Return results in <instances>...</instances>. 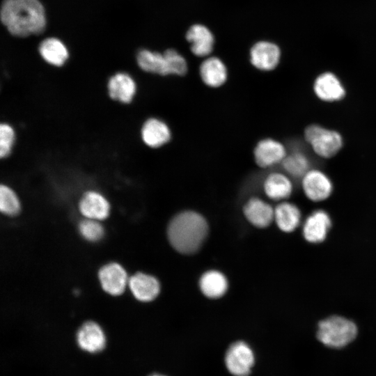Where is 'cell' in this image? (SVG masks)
<instances>
[{
	"label": "cell",
	"instance_id": "8",
	"mask_svg": "<svg viewBox=\"0 0 376 376\" xmlns=\"http://www.w3.org/2000/svg\"><path fill=\"white\" fill-rule=\"evenodd\" d=\"M288 150L283 143L272 138L259 141L253 149V158L260 168L266 169L281 164Z\"/></svg>",
	"mask_w": 376,
	"mask_h": 376
},
{
	"label": "cell",
	"instance_id": "3",
	"mask_svg": "<svg viewBox=\"0 0 376 376\" xmlns=\"http://www.w3.org/2000/svg\"><path fill=\"white\" fill-rule=\"evenodd\" d=\"M357 335L354 322L340 315L328 317L318 324L317 338L329 347H343L353 341Z\"/></svg>",
	"mask_w": 376,
	"mask_h": 376
},
{
	"label": "cell",
	"instance_id": "6",
	"mask_svg": "<svg viewBox=\"0 0 376 376\" xmlns=\"http://www.w3.org/2000/svg\"><path fill=\"white\" fill-rule=\"evenodd\" d=\"M302 190L311 201L320 202L327 200L334 190L333 182L322 170L311 168L301 178Z\"/></svg>",
	"mask_w": 376,
	"mask_h": 376
},
{
	"label": "cell",
	"instance_id": "1",
	"mask_svg": "<svg viewBox=\"0 0 376 376\" xmlns=\"http://www.w3.org/2000/svg\"><path fill=\"white\" fill-rule=\"evenodd\" d=\"M0 17L8 31L16 37L40 34L46 26L45 8L39 0H3Z\"/></svg>",
	"mask_w": 376,
	"mask_h": 376
},
{
	"label": "cell",
	"instance_id": "2",
	"mask_svg": "<svg viewBox=\"0 0 376 376\" xmlns=\"http://www.w3.org/2000/svg\"><path fill=\"white\" fill-rule=\"evenodd\" d=\"M208 226L205 218L194 211L176 214L168 226V238L178 252L191 254L197 251L207 235Z\"/></svg>",
	"mask_w": 376,
	"mask_h": 376
},
{
	"label": "cell",
	"instance_id": "23",
	"mask_svg": "<svg viewBox=\"0 0 376 376\" xmlns=\"http://www.w3.org/2000/svg\"><path fill=\"white\" fill-rule=\"evenodd\" d=\"M38 51L42 58L54 66L63 65L68 58L65 45L58 38H47L39 45Z\"/></svg>",
	"mask_w": 376,
	"mask_h": 376
},
{
	"label": "cell",
	"instance_id": "29",
	"mask_svg": "<svg viewBox=\"0 0 376 376\" xmlns=\"http://www.w3.org/2000/svg\"><path fill=\"white\" fill-rule=\"evenodd\" d=\"M15 140V132L13 127L7 123L0 125V156L8 157L11 151Z\"/></svg>",
	"mask_w": 376,
	"mask_h": 376
},
{
	"label": "cell",
	"instance_id": "17",
	"mask_svg": "<svg viewBox=\"0 0 376 376\" xmlns=\"http://www.w3.org/2000/svg\"><path fill=\"white\" fill-rule=\"evenodd\" d=\"M129 288L134 297L141 301H150L159 293L160 285L158 280L149 274L138 272L128 281Z\"/></svg>",
	"mask_w": 376,
	"mask_h": 376
},
{
	"label": "cell",
	"instance_id": "13",
	"mask_svg": "<svg viewBox=\"0 0 376 376\" xmlns=\"http://www.w3.org/2000/svg\"><path fill=\"white\" fill-rule=\"evenodd\" d=\"M263 187L266 196L276 201H283L293 191L292 178L283 172H272L264 179Z\"/></svg>",
	"mask_w": 376,
	"mask_h": 376
},
{
	"label": "cell",
	"instance_id": "7",
	"mask_svg": "<svg viewBox=\"0 0 376 376\" xmlns=\"http://www.w3.org/2000/svg\"><path fill=\"white\" fill-rule=\"evenodd\" d=\"M75 338L79 348L89 354H98L107 347V337L103 329L93 321L83 323L77 329Z\"/></svg>",
	"mask_w": 376,
	"mask_h": 376
},
{
	"label": "cell",
	"instance_id": "18",
	"mask_svg": "<svg viewBox=\"0 0 376 376\" xmlns=\"http://www.w3.org/2000/svg\"><path fill=\"white\" fill-rule=\"evenodd\" d=\"M199 75L202 81L210 88L223 86L228 79V70L218 57L208 56L200 65Z\"/></svg>",
	"mask_w": 376,
	"mask_h": 376
},
{
	"label": "cell",
	"instance_id": "10",
	"mask_svg": "<svg viewBox=\"0 0 376 376\" xmlns=\"http://www.w3.org/2000/svg\"><path fill=\"white\" fill-rule=\"evenodd\" d=\"M281 51L274 43L259 41L250 50V62L253 67L261 71H271L279 63Z\"/></svg>",
	"mask_w": 376,
	"mask_h": 376
},
{
	"label": "cell",
	"instance_id": "27",
	"mask_svg": "<svg viewBox=\"0 0 376 376\" xmlns=\"http://www.w3.org/2000/svg\"><path fill=\"white\" fill-rule=\"evenodd\" d=\"M79 231L81 235L89 242L99 241L104 235L102 225L97 220L91 219L83 220L79 223Z\"/></svg>",
	"mask_w": 376,
	"mask_h": 376
},
{
	"label": "cell",
	"instance_id": "21",
	"mask_svg": "<svg viewBox=\"0 0 376 376\" xmlns=\"http://www.w3.org/2000/svg\"><path fill=\"white\" fill-rule=\"evenodd\" d=\"M301 218V211L294 203L283 201L274 208V220L283 232L295 230L299 226Z\"/></svg>",
	"mask_w": 376,
	"mask_h": 376
},
{
	"label": "cell",
	"instance_id": "20",
	"mask_svg": "<svg viewBox=\"0 0 376 376\" xmlns=\"http://www.w3.org/2000/svg\"><path fill=\"white\" fill-rule=\"evenodd\" d=\"M108 93L111 98L123 103H130L136 93L135 81L128 74L118 72L109 80Z\"/></svg>",
	"mask_w": 376,
	"mask_h": 376
},
{
	"label": "cell",
	"instance_id": "12",
	"mask_svg": "<svg viewBox=\"0 0 376 376\" xmlns=\"http://www.w3.org/2000/svg\"><path fill=\"white\" fill-rule=\"evenodd\" d=\"M331 226L329 214L323 210L311 212L304 222L302 233L304 239L311 243L323 242Z\"/></svg>",
	"mask_w": 376,
	"mask_h": 376
},
{
	"label": "cell",
	"instance_id": "19",
	"mask_svg": "<svg viewBox=\"0 0 376 376\" xmlns=\"http://www.w3.org/2000/svg\"><path fill=\"white\" fill-rule=\"evenodd\" d=\"M243 212L249 221L258 228H265L274 220V208L257 197L245 203Z\"/></svg>",
	"mask_w": 376,
	"mask_h": 376
},
{
	"label": "cell",
	"instance_id": "4",
	"mask_svg": "<svg viewBox=\"0 0 376 376\" xmlns=\"http://www.w3.org/2000/svg\"><path fill=\"white\" fill-rule=\"evenodd\" d=\"M304 136L313 152L323 159L334 157L343 146V138L340 132L318 124L308 125Z\"/></svg>",
	"mask_w": 376,
	"mask_h": 376
},
{
	"label": "cell",
	"instance_id": "5",
	"mask_svg": "<svg viewBox=\"0 0 376 376\" xmlns=\"http://www.w3.org/2000/svg\"><path fill=\"white\" fill-rule=\"evenodd\" d=\"M224 362L227 370L233 375L248 376L255 363V355L246 343L238 340L228 347Z\"/></svg>",
	"mask_w": 376,
	"mask_h": 376
},
{
	"label": "cell",
	"instance_id": "16",
	"mask_svg": "<svg viewBox=\"0 0 376 376\" xmlns=\"http://www.w3.org/2000/svg\"><path fill=\"white\" fill-rule=\"evenodd\" d=\"M186 39L191 44V51L196 56H208L213 50L214 38L210 30L200 24H194L186 33Z\"/></svg>",
	"mask_w": 376,
	"mask_h": 376
},
{
	"label": "cell",
	"instance_id": "26",
	"mask_svg": "<svg viewBox=\"0 0 376 376\" xmlns=\"http://www.w3.org/2000/svg\"><path fill=\"white\" fill-rule=\"evenodd\" d=\"M0 210L8 216H15L20 211V203L16 194L5 185L0 187Z\"/></svg>",
	"mask_w": 376,
	"mask_h": 376
},
{
	"label": "cell",
	"instance_id": "15",
	"mask_svg": "<svg viewBox=\"0 0 376 376\" xmlns=\"http://www.w3.org/2000/svg\"><path fill=\"white\" fill-rule=\"evenodd\" d=\"M79 210L87 219L99 221L105 219L109 216L110 205L101 194L88 191L80 199Z\"/></svg>",
	"mask_w": 376,
	"mask_h": 376
},
{
	"label": "cell",
	"instance_id": "11",
	"mask_svg": "<svg viewBox=\"0 0 376 376\" xmlns=\"http://www.w3.org/2000/svg\"><path fill=\"white\" fill-rule=\"evenodd\" d=\"M98 278L102 289L113 296L121 295L129 281L126 271L117 263L102 267L98 272Z\"/></svg>",
	"mask_w": 376,
	"mask_h": 376
},
{
	"label": "cell",
	"instance_id": "14",
	"mask_svg": "<svg viewBox=\"0 0 376 376\" xmlns=\"http://www.w3.org/2000/svg\"><path fill=\"white\" fill-rule=\"evenodd\" d=\"M143 141L148 146L157 148L168 143L171 139V131L169 125L157 118L146 120L141 130Z\"/></svg>",
	"mask_w": 376,
	"mask_h": 376
},
{
	"label": "cell",
	"instance_id": "22",
	"mask_svg": "<svg viewBox=\"0 0 376 376\" xmlns=\"http://www.w3.org/2000/svg\"><path fill=\"white\" fill-rule=\"evenodd\" d=\"M136 62L145 72L162 76L169 75L168 60L164 53L141 49L136 54Z\"/></svg>",
	"mask_w": 376,
	"mask_h": 376
},
{
	"label": "cell",
	"instance_id": "28",
	"mask_svg": "<svg viewBox=\"0 0 376 376\" xmlns=\"http://www.w3.org/2000/svg\"><path fill=\"white\" fill-rule=\"evenodd\" d=\"M169 69V75L183 76L188 70L186 59L179 52L173 49L166 50Z\"/></svg>",
	"mask_w": 376,
	"mask_h": 376
},
{
	"label": "cell",
	"instance_id": "9",
	"mask_svg": "<svg viewBox=\"0 0 376 376\" xmlns=\"http://www.w3.org/2000/svg\"><path fill=\"white\" fill-rule=\"evenodd\" d=\"M315 95L326 102H335L342 100L346 90L339 78L331 72L319 75L313 85Z\"/></svg>",
	"mask_w": 376,
	"mask_h": 376
},
{
	"label": "cell",
	"instance_id": "25",
	"mask_svg": "<svg viewBox=\"0 0 376 376\" xmlns=\"http://www.w3.org/2000/svg\"><path fill=\"white\" fill-rule=\"evenodd\" d=\"M281 164L283 171L292 178L301 179L312 168L308 156L299 150L288 152Z\"/></svg>",
	"mask_w": 376,
	"mask_h": 376
},
{
	"label": "cell",
	"instance_id": "24",
	"mask_svg": "<svg viewBox=\"0 0 376 376\" xmlns=\"http://www.w3.org/2000/svg\"><path fill=\"white\" fill-rule=\"evenodd\" d=\"M199 285L203 295L216 299L223 296L228 289L226 276L217 270L205 272L201 277Z\"/></svg>",
	"mask_w": 376,
	"mask_h": 376
},
{
	"label": "cell",
	"instance_id": "30",
	"mask_svg": "<svg viewBox=\"0 0 376 376\" xmlns=\"http://www.w3.org/2000/svg\"><path fill=\"white\" fill-rule=\"evenodd\" d=\"M148 376H166V375H164L161 374V373H154L150 374Z\"/></svg>",
	"mask_w": 376,
	"mask_h": 376
}]
</instances>
